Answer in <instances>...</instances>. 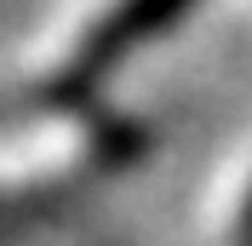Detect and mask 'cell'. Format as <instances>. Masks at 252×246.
<instances>
[{
	"instance_id": "obj_1",
	"label": "cell",
	"mask_w": 252,
	"mask_h": 246,
	"mask_svg": "<svg viewBox=\"0 0 252 246\" xmlns=\"http://www.w3.org/2000/svg\"><path fill=\"white\" fill-rule=\"evenodd\" d=\"M138 132L86 97H29L0 121V195L58 200L126 166Z\"/></svg>"
},
{
	"instance_id": "obj_2",
	"label": "cell",
	"mask_w": 252,
	"mask_h": 246,
	"mask_svg": "<svg viewBox=\"0 0 252 246\" xmlns=\"http://www.w3.org/2000/svg\"><path fill=\"white\" fill-rule=\"evenodd\" d=\"M201 235L212 246H252V149L229 154L212 172L206 206H201Z\"/></svg>"
},
{
	"instance_id": "obj_3",
	"label": "cell",
	"mask_w": 252,
	"mask_h": 246,
	"mask_svg": "<svg viewBox=\"0 0 252 246\" xmlns=\"http://www.w3.org/2000/svg\"><path fill=\"white\" fill-rule=\"evenodd\" d=\"M241 6H247V12H252V0H241Z\"/></svg>"
}]
</instances>
